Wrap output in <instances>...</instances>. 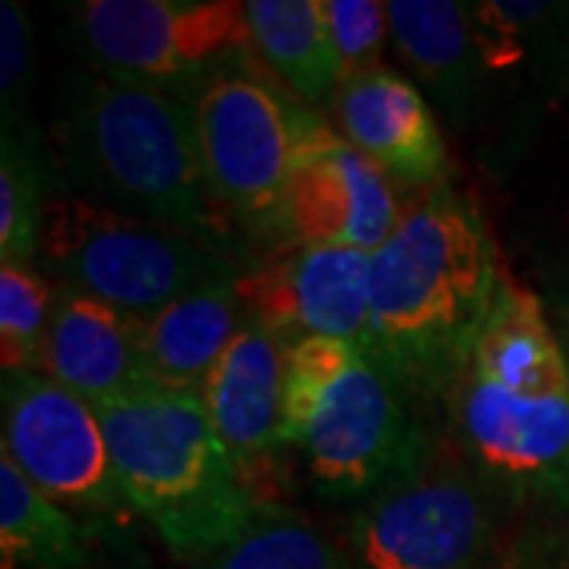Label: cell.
<instances>
[{
  "label": "cell",
  "instance_id": "obj_1",
  "mask_svg": "<svg viewBox=\"0 0 569 569\" xmlns=\"http://www.w3.org/2000/svg\"><path fill=\"white\" fill-rule=\"evenodd\" d=\"M471 197L433 190L370 253L367 351L411 392H452L503 282Z\"/></svg>",
  "mask_w": 569,
  "mask_h": 569
},
{
  "label": "cell",
  "instance_id": "obj_2",
  "mask_svg": "<svg viewBox=\"0 0 569 569\" xmlns=\"http://www.w3.org/2000/svg\"><path fill=\"white\" fill-rule=\"evenodd\" d=\"M67 164L92 203L224 241L222 203L200 149L193 104L114 73H80L67 89Z\"/></svg>",
  "mask_w": 569,
  "mask_h": 569
},
{
  "label": "cell",
  "instance_id": "obj_3",
  "mask_svg": "<svg viewBox=\"0 0 569 569\" xmlns=\"http://www.w3.org/2000/svg\"><path fill=\"white\" fill-rule=\"evenodd\" d=\"M475 466L512 490L569 488V361L541 301L503 276L452 387Z\"/></svg>",
  "mask_w": 569,
  "mask_h": 569
},
{
  "label": "cell",
  "instance_id": "obj_4",
  "mask_svg": "<svg viewBox=\"0 0 569 569\" xmlns=\"http://www.w3.org/2000/svg\"><path fill=\"white\" fill-rule=\"evenodd\" d=\"M96 411L127 503L183 560L203 563L263 503L200 396L152 383Z\"/></svg>",
  "mask_w": 569,
  "mask_h": 569
},
{
  "label": "cell",
  "instance_id": "obj_5",
  "mask_svg": "<svg viewBox=\"0 0 569 569\" xmlns=\"http://www.w3.org/2000/svg\"><path fill=\"white\" fill-rule=\"evenodd\" d=\"M282 449L329 500H361L425 471L408 392L370 351L339 339L284 348Z\"/></svg>",
  "mask_w": 569,
  "mask_h": 569
},
{
  "label": "cell",
  "instance_id": "obj_6",
  "mask_svg": "<svg viewBox=\"0 0 569 569\" xmlns=\"http://www.w3.org/2000/svg\"><path fill=\"white\" fill-rule=\"evenodd\" d=\"M41 257L67 288L140 323L203 282L238 272L216 241L123 216L86 197L51 203Z\"/></svg>",
  "mask_w": 569,
  "mask_h": 569
},
{
  "label": "cell",
  "instance_id": "obj_7",
  "mask_svg": "<svg viewBox=\"0 0 569 569\" xmlns=\"http://www.w3.org/2000/svg\"><path fill=\"white\" fill-rule=\"evenodd\" d=\"M77 29L99 70L174 96L181 86L197 96L253 48L247 3L234 0H89Z\"/></svg>",
  "mask_w": 569,
  "mask_h": 569
},
{
  "label": "cell",
  "instance_id": "obj_8",
  "mask_svg": "<svg viewBox=\"0 0 569 569\" xmlns=\"http://www.w3.org/2000/svg\"><path fill=\"white\" fill-rule=\"evenodd\" d=\"M247 61L219 70L193 96L206 171L224 212L253 231H282V203L301 108L253 73Z\"/></svg>",
  "mask_w": 569,
  "mask_h": 569
},
{
  "label": "cell",
  "instance_id": "obj_9",
  "mask_svg": "<svg viewBox=\"0 0 569 569\" xmlns=\"http://www.w3.org/2000/svg\"><path fill=\"white\" fill-rule=\"evenodd\" d=\"M493 545L488 490L459 471H418L348 519L355 569H481Z\"/></svg>",
  "mask_w": 569,
  "mask_h": 569
},
{
  "label": "cell",
  "instance_id": "obj_10",
  "mask_svg": "<svg viewBox=\"0 0 569 569\" xmlns=\"http://www.w3.org/2000/svg\"><path fill=\"white\" fill-rule=\"evenodd\" d=\"M3 456L51 500L80 509H123L99 411L36 370H3Z\"/></svg>",
  "mask_w": 569,
  "mask_h": 569
},
{
  "label": "cell",
  "instance_id": "obj_11",
  "mask_svg": "<svg viewBox=\"0 0 569 569\" xmlns=\"http://www.w3.org/2000/svg\"><path fill=\"white\" fill-rule=\"evenodd\" d=\"M399 219L387 174L329 123L305 111L284 190L282 234L291 244L377 253Z\"/></svg>",
  "mask_w": 569,
  "mask_h": 569
},
{
  "label": "cell",
  "instance_id": "obj_12",
  "mask_svg": "<svg viewBox=\"0 0 569 569\" xmlns=\"http://www.w3.org/2000/svg\"><path fill=\"white\" fill-rule=\"evenodd\" d=\"M247 313L284 346L339 339L365 348L370 339V253L348 247L295 244L276 263L241 272Z\"/></svg>",
  "mask_w": 569,
  "mask_h": 569
},
{
  "label": "cell",
  "instance_id": "obj_13",
  "mask_svg": "<svg viewBox=\"0 0 569 569\" xmlns=\"http://www.w3.org/2000/svg\"><path fill=\"white\" fill-rule=\"evenodd\" d=\"M41 373L92 408L152 387L140 320L92 295L61 288L44 336Z\"/></svg>",
  "mask_w": 569,
  "mask_h": 569
},
{
  "label": "cell",
  "instance_id": "obj_14",
  "mask_svg": "<svg viewBox=\"0 0 569 569\" xmlns=\"http://www.w3.org/2000/svg\"><path fill=\"white\" fill-rule=\"evenodd\" d=\"M336 118L361 156L387 178L427 187L447 174V142L427 99L399 73L377 70L339 86Z\"/></svg>",
  "mask_w": 569,
  "mask_h": 569
},
{
  "label": "cell",
  "instance_id": "obj_15",
  "mask_svg": "<svg viewBox=\"0 0 569 569\" xmlns=\"http://www.w3.org/2000/svg\"><path fill=\"white\" fill-rule=\"evenodd\" d=\"M284 348L269 326L247 313L200 389L212 425L241 468L266 462L282 449Z\"/></svg>",
  "mask_w": 569,
  "mask_h": 569
},
{
  "label": "cell",
  "instance_id": "obj_16",
  "mask_svg": "<svg viewBox=\"0 0 569 569\" xmlns=\"http://www.w3.org/2000/svg\"><path fill=\"white\" fill-rule=\"evenodd\" d=\"M238 279L241 272L203 282L142 320V351L156 387L200 396L209 370L247 320Z\"/></svg>",
  "mask_w": 569,
  "mask_h": 569
},
{
  "label": "cell",
  "instance_id": "obj_17",
  "mask_svg": "<svg viewBox=\"0 0 569 569\" xmlns=\"http://www.w3.org/2000/svg\"><path fill=\"white\" fill-rule=\"evenodd\" d=\"M387 20L399 51L421 80L449 108H466L488 70L475 7L447 0H392L387 3Z\"/></svg>",
  "mask_w": 569,
  "mask_h": 569
},
{
  "label": "cell",
  "instance_id": "obj_18",
  "mask_svg": "<svg viewBox=\"0 0 569 569\" xmlns=\"http://www.w3.org/2000/svg\"><path fill=\"white\" fill-rule=\"evenodd\" d=\"M247 20L257 54L301 102H323L339 89L326 0H250Z\"/></svg>",
  "mask_w": 569,
  "mask_h": 569
},
{
  "label": "cell",
  "instance_id": "obj_19",
  "mask_svg": "<svg viewBox=\"0 0 569 569\" xmlns=\"http://www.w3.org/2000/svg\"><path fill=\"white\" fill-rule=\"evenodd\" d=\"M0 553L3 569H80L86 563L80 526L7 456H0Z\"/></svg>",
  "mask_w": 569,
  "mask_h": 569
},
{
  "label": "cell",
  "instance_id": "obj_20",
  "mask_svg": "<svg viewBox=\"0 0 569 569\" xmlns=\"http://www.w3.org/2000/svg\"><path fill=\"white\" fill-rule=\"evenodd\" d=\"M203 569H355L323 531L313 529L301 512L260 503L244 529L224 548L209 553Z\"/></svg>",
  "mask_w": 569,
  "mask_h": 569
},
{
  "label": "cell",
  "instance_id": "obj_21",
  "mask_svg": "<svg viewBox=\"0 0 569 569\" xmlns=\"http://www.w3.org/2000/svg\"><path fill=\"white\" fill-rule=\"evenodd\" d=\"M51 203L44 200L39 142L22 133H3L0 152V257L26 266L41 253Z\"/></svg>",
  "mask_w": 569,
  "mask_h": 569
},
{
  "label": "cell",
  "instance_id": "obj_22",
  "mask_svg": "<svg viewBox=\"0 0 569 569\" xmlns=\"http://www.w3.org/2000/svg\"><path fill=\"white\" fill-rule=\"evenodd\" d=\"M54 295L26 266H0V365L41 373Z\"/></svg>",
  "mask_w": 569,
  "mask_h": 569
},
{
  "label": "cell",
  "instance_id": "obj_23",
  "mask_svg": "<svg viewBox=\"0 0 569 569\" xmlns=\"http://www.w3.org/2000/svg\"><path fill=\"white\" fill-rule=\"evenodd\" d=\"M326 26L339 61V86L383 70L387 3L377 0H326Z\"/></svg>",
  "mask_w": 569,
  "mask_h": 569
},
{
  "label": "cell",
  "instance_id": "obj_24",
  "mask_svg": "<svg viewBox=\"0 0 569 569\" xmlns=\"http://www.w3.org/2000/svg\"><path fill=\"white\" fill-rule=\"evenodd\" d=\"M29 22L20 3L0 7V102L3 133L26 137V92H29Z\"/></svg>",
  "mask_w": 569,
  "mask_h": 569
}]
</instances>
